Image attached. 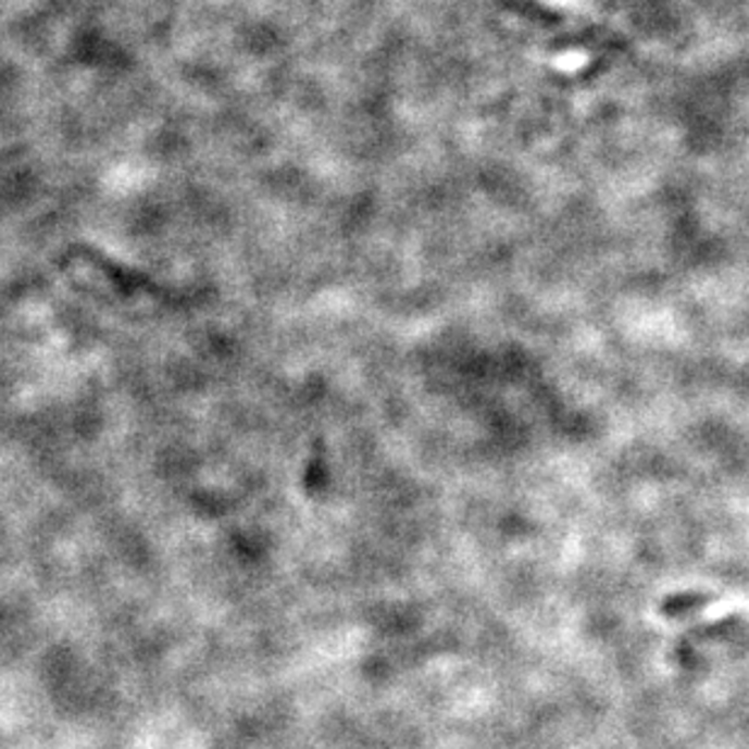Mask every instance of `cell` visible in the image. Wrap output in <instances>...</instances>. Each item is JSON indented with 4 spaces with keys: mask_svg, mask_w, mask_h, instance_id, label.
<instances>
[{
    "mask_svg": "<svg viewBox=\"0 0 749 749\" xmlns=\"http://www.w3.org/2000/svg\"><path fill=\"white\" fill-rule=\"evenodd\" d=\"M713 597H706V594H684V597H674L664 603V613L670 615H682L686 611H694L703 607V603L711 601Z\"/></svg>",
    "mask_w": 749,
    "mask_h": 749,
    "instance_id": "6da1fadb",
    "label": "cell"
}]
</instances>
